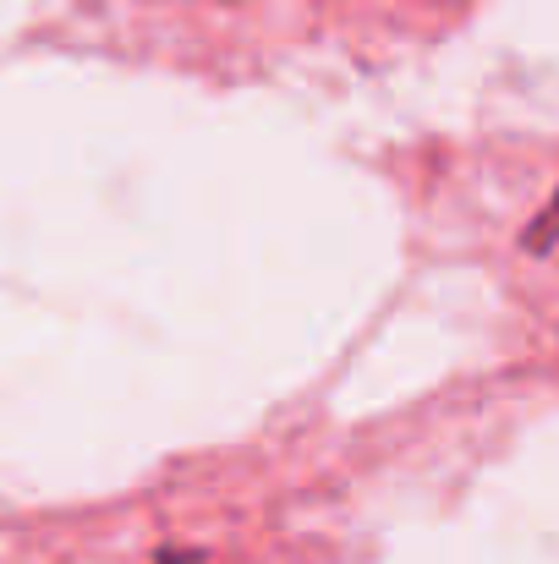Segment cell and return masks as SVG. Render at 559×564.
<instances>
[{
    "instance_id": "cell-1",
    "label": "cell",
    "mask_w": 559,
    "mask_h": 564,
    "mask_svg": "<svg viewBox=\"0 0 559 564\" xmlns=\"http://www.w3.org/2000/svg\"><path fill=\"white\" fill-rule=\"evenodd\" d=\"M165 564H197V560H192V554H176V560H165Z\"/></svg>"
}]
</instances>
